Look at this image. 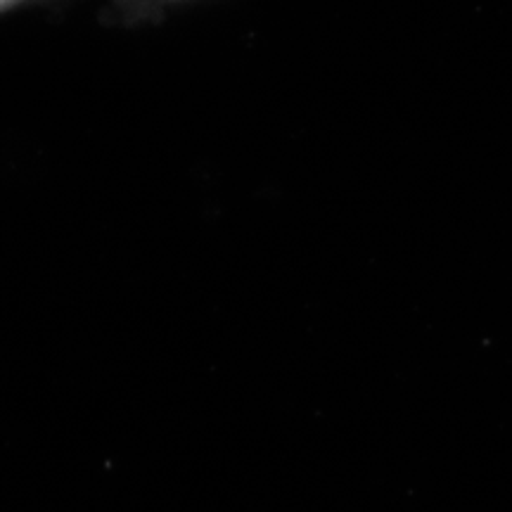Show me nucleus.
<instances>
[{"label":"nucleus","instance_id":"f257e3e1","mask_svg":"<svg viewBox=\"0 0 512 512\" xmlns=\"http://www.w3.org/2000/svg\"><path fill=\"white\" fill-rule=\"evenodd\" d=\"M3 3H8V0H0V5H3Z\"/></svg>","mask_w":512,"mask_h":512}]
</instances>
